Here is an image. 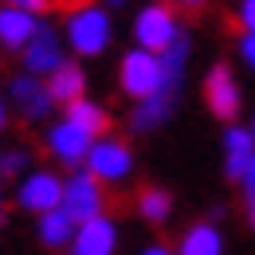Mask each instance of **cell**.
I'll return each mask as SVG.
<instances>
[{
	"mask_svg": "<svg viewBox=\"0 0 255 255\" xmlns=\"http://www.w3.org/2000/svg\"><path fill=\"white\" fill-rule=\"evenodd\" d=\"M67 43L79 51V55H102L110 47V16L98 8V4H87V8H75L67 16Z\"/></svg>",
	"mask_w": 255,
	"mask_h": 255,
	"instance_id": "1",
	"label": "cell"
},
{
	"mask_svg": "<svg viewBox=\"0 0 255 255\" xmlns=\"http://www.w3.org/2000/svg\"><path fill=\"white\" fill-rule=\"evenodd\" d=\"M102 204H106V192H102V181H98L91 169H83V173H71V177H67L59 208H63L75 224L91 220V216H102Z\"/></svg>",
	"mask_w": 255,
	"mask_h": 255,
	"instance_id": "2",
	"label": "cell"
},
{
	"mask_svg": "<svg viewBox=\"0 0 255 255\" xmlns=\"http://www.w3.org/2000/svg\"><path fill=\"white\" fill-rule=\"evenodd\" d=\"M91 173H95L98 181H110V185H118V181H126L129 173H133V153H129V145L122 137H95L91 141V149H87V161H83Z\"/></svg>",
	"mask_w": 255,
	"mask_h": 255,
	"instance_id": "3",
	"label": "cell"
},
{
	"mask_svg": "<svg viewBox=\"0 0 255 255\" xmlns=\"http://www.w3.org/2000/svg\"><path fill=\"white\" fill-rule=\"evenodd\" d=\"M122 91L129 98H149V95H165L161 91V59L157 51L133 47L122 59Z\"/></svg>",
	"mask_w": 255,
	"mask_h": 255,
	"instance_id": "4",
	"label": "cell"
},
{
	"mask_svg": "<svg viewBox=\"0 0 255 255\" xmlns=\"http://www.w3.org/2000/svg\"><path fill=\"white\" fill-rule=\"evenodd\" d=\"M133 35H137V47H145V51L169 47V43L181 35L173 8H169V4H149V8H141L137 20H133Z\"/></svg>",
	"mask_w": 255,
	"mask_h": 255,
	"instance_id": "5",
	"label": "cell"
},
{
	"mask_svg": "<svg viewBox=\"0 0 255 255\" xmlns=\"http://www.w3.org/2000/svg\"><path fill=\"white\" fill-rule=\"evenodd\" d=\"M16 200H20V208H28V212H51V208H59V200H63V181L55 177V173H47V169H35L28 173L24 181H20V189H16Z\"/></svg>",
	"mask_w": 255,
	"mask_h": 255,
	"instance_id": "6",
	"label": "cell"
},
{
	"mask_svg": "<svg viewBox=\"0 0 255 255\" xmlns=\"http://www.w3.org/2000/svg\"><path fill=\"white\" fill-rule=\"evenodd\" d=\"M20 51H24L28 75H51L55 67L63 63V43H59V32H55L51 24H35L32 39H28Z\"/></svg>",
	"mask_w": 255,
	"mask_h": 255,
	"instance_id": "7",
	"label": "cell"
},
{
	"mask_svg": "<svg viewBox=\"0 0 255 255\" xmlns=\"http://www.w3.org/2000/svg\"><path fill=\"white\" fill-rule=\"evenodd\" d=\"M67 248H71V255H114L118 252V228L106 216H91V220L75 224Z\"/></svg>",
	"mask_w": 255,
	"mask_h": 255,
	"instance_id": "8",
	"label": "cell"
},
{
	"mask_svg": "<svg viewBox=\"0 0 255 255\" xmlns=\"http://www.w3.org/2000/svg\"><path fill=\"white\" fill-rule=\"evenodd\" d=\"M91 141H95V137H91L87 129H79L75 122H67V118L47 129V149L55 153V161H63V165H83Z\"/></svg>",
	"mask_w": 255,
	"mask_h": 255,
	"instance_id": "9",
	"label": "cell"
},
{
	"mask_svg": "<svg viewBox=\"0 0 255 255\" xmlns=\"http://www.w3.org/2000/svg\"><path fill=\"white\" fill-rule=\"evenodd\" d=\"M204 98H208V106H212L216 118L232 122L240 114V83H236V75L228 67H212V75L204 83Z\"/></svg>",
	"mask_w": 255,
	"mask_h": 255,
	"instance_id": "10",
	"label": "cell"
},
{
	"mask_svg": "<svg viewBox=\"0 0 255 255\" xmlns=\"http://www.w3.org/2000/svg\"><path fill=\"white\" fill-rule=\"evenodd\" d=\"M12 98H16V106H20V114L28 118V122H39V118H47L51 114V95H47V87L39 83V75H16L12 79Z\"/></svg>",
	"mask_w": 255,
	"mask_h": 255,
	"instance_id": "11",
	"label": "cell"
},
{
	"mask_svg": "<svg viewBox=\"0 0 255 255\" xmlns=\"http://www.w3.org/2000/svg\"><path fill=\"white\" fill-rule=\"evenodd\" d=\"M35 32V16L28 8H0V43L4 47H12V51H20Z\"/></svg>",
	"mask_w": 255,
	"mask_h": 255,
	"instance_id": "12",
	"label": "cell"
},
{
	"mask_svg": "<svg viewBox=\"0 0 255 255\" xmlns=\"http://www.w3.org/2000/svg\"><path fill=\"white\" fill-rule=\"evenodd\" d=\"M252 153H255L252 129H240V126L224 129V173H228V177L240 181V173H244V165L252 161Z\"/></svg>",
	"mask_w": 255,
	"mask_h": 255,
	"instance_id": "13",
	"label": "cell"
},
{
	"mask_svg": "<svg viewBox=\"0 0 255 255\" xmlns=\"http://www.w3.org/2000/svg\"><path fill=\"white\" fill-rule=\"evenodd\" d=\"M47 95H51V102H59V106H67V102H75V98H83V91H87V79H83V71L75 63H59L51 75H47Z\"/></svg>",
	"mask_w": 255,
	"mask_h": 255,
	"instance_id": "14",
	"label": "cell"
},
{
	"mask_svg": "<svg viewBox=\"0 0 255 255\" xmlns=\"http://www.w3.org/2000/svg\"><path fill=\"white\" fill-rule=\"evenodd\" d=\"M157 59H161V91H165V95H173V91L181 87V79H185L189 39H185V35H177L169 47H161V51H157Z\"/></svg>",
	"mask_w": 255,
	"mask_h": 255,
	"instance_id": "15",
	"label": "cell"
},
{
	"mask_svg": "<svg viewBox=\"0 0 255 255\" xmlns=\"http://www.w3.org/2000/svg\"><path fill=\"white\" fill-rule=\"evenodd\" d=\"M169 110H173V98H169V95H149V98H137V106H133L129 122H133V129L149 133V129H157L161 122L169 118Z\"/></svg>",
	"mask_w": 255,
	"mask_h": 255,
	"instance_id": "16",
	"label": "cell"
},
{
	"mask_svg": "<svg viewBox=\"0 0 255 255\" xmlns=\"http://www.w3.org/2000/svg\"><path fill=\"white\" fill-rule=\"evenodd\" d=\"M67 122H75L79 129H87L91 137H102V129L110 126V118H106V110L91 102V98H75V102H67Z\"/></svg>",
	"mask_w": 255,
	"mask_h": 255,
	"instance_id": "17",
	"label": "cell"
},
{
	"mask_svg": "<svg viewBox=\"0 0 255 255\" xmlns=\"http://www.w3.org/2000/svg\"><path fill=\"white\" fill-rule=\"evenodd\" d=\"M177 255H224V240H220V232H216L212 224H196V228L185 232Z\"/></svg>",
	"mask_w": 255,
	"mask_h": 255,
	"instance_id": "18",
	"label": "cell"
},
{
	"mask_svg": "<svg viewBox=\"0 0 255 255\" xmlns=\"http://www.w3.org/2000/svg\"><path fill=\"white\" fill-rule=\"evenodd\" d=\"M71 232H75V220L67 216L63 208L39 212V240H43L47 248H67V244H71Z\"/></svg>",
	"mask_w": 255,
	"mask_h": 255,
	"instance_id": "19",
	"label": "cell"
},
{
	"mask_svg": "<svg viewBox=\"0 0 255 255\" xmlns=\"http://www.w3.org/2000/svg\"><path fill=\"white\" fill-rule=\"evenodd\" d=\"M169 208H173L169 192H161V189H145V192H137V212H141V216H145L149 224L169 220Z\"/></svg>",
	"mask_w": 255,
	"mask_h": 255,
	"instance_id": "20",
	"label": "cell"
},
{
	"mask_svg": "<svg viewBox=\"0 0 255 255\" xmlns=\"http://www.w3.org/2000/svg\"><path fill=\"white\" fill-rule=\"evenodd\" d=\"M24 161H28V149H8V153H0V173L12 177V173L24 169Z\"/></svg>",
	"mask_w": 255,
	"mask_h": 255,
	"instance_id": "21",
	"label": "cell"
},
{
	"mask_svg": "<svg viewBox=\"0 0 255 255\" xmlns=\"http://www.w3.org/2000/svg\"><path fill=\"white\" fill-rule=\"evenodd\" d=\"M240 55H244V63L255 71V32H244V35H240Z\"/></svg>",
	"mask_w": 255,
	"mask_h": 255,
	"instance_id": "22",
	"label": "cell"
},
{
	"mask_svg": "<svg viewBox=\"0 0 255 255\" xmlns=\"http://www.w3.org/2000/svg\"><path fill=\"white\" fill-rule=\"evenodd\" d=\"M240 24H244V32H255V0L240 4Z\"/></svg>",
	"mask_w": 255,
	"mask_h": 255,
	"instance_id": "23",
	"label": "cell"
},
{
	"mask_svg": "<svg viewBox=\"0 0 255 255\" xmlns=\"http://www.w3.org/2000/svg\"><path fill=\"white\" fill-rule=\"evenodd\" d=\"M240 181H244V192H248V196H255V153H252V161L244 165V173H240Z\"/></svg>",
	"mask_w": 255,
	"mask_h": 255,
	"instance_id": "24",
	"label": "cell"
},
{
	"mask_svg": "<svg viewBox=\"0 0 255 255\" xmlns=\"http://www.w3.org/2000/svg\"><path fill=\"white\" fill-rule=\"evenodd\" d=\"M165 4H169V8H181V12H200L208 0H165Z\"/></svg>",
	"mask_w": 255,
	"mask_h": 255,
	"instance_id": "25",
	"label": "cell"
},
{
	"mask_svg": "<svg viewBox=\"0 0 255 255\" xmlns=\"http://www.w3.org/2000/svg\"><path fill=\"white\" fill-rule=\"evenodd\" d=\"M12 8H28V12H39V8H47L51 0H8Z\"/></svg>",
	"mask_w": 255,
	"mask_h": 255,
	"instance_id": "26",
	"label": "cell"
},
{
	"mask_svg": "<svg viewBox=\"0 0 255 255\" xmlns=\"http://www.w3.org/2000/svg\"><path fill=\"white\" fill-rule=\"evenodd\" d=\"M141 255H173V252H169L165 244H149V248H145V252H141Z\"/></svg>",
	"mask_w": 255,
	"mask_h": 255,
	"instance_id": "27",
	"label": "cell"
},
{
	"mask_svg": "<svg viewBox=\"0 0 255 255\" xmlns=\"http://www.w3.org/2000/svg\"><path fill=\"white\" fill-rule=\"evenodd\" d=\"M248 220H252V228H255V196H248Z\"/></svg>",
	"mask_w": 255,
	"mask_h": 255,
	"instance_id": "28",
	"label": "cell"
},
{
	"mask_svg": "<svg viewBox=\"0 0 255 255\" xmlns=\"http://www.w3.org/2000/svg\"><path fill=\"white\" fill-rule=\"evenodd\" d=\"M106 4H110V8H122V4H126V0H106Z\"/></svg>",
	"mask_w": 255,
	"mask_h": 255,
	"instance_id": "29",
	"label": "cell"
},
{
	"mask_svg": "<svg viewBox=\"0 0 255 255\" xmlns=\"http://www.w3.org/2000/svg\"><path fill=\"white\" fill-rule=\"evenodd\" d=\"M0 126H4V98H0Z\"/></svg>",
	"mask_w": 255,
	"mask_h": 255,
	"instance_id": "30",
	"label": "cell"
},
{
	"mask_svg": "<svg viewBox=\"0 0 255 255\" xmlns=\"http://www.w3.org/2000/svg\"><path fill=\"white\" fill-rule=\"evenodd\" d=\"M252 137H255V126H252Z\"/></svg>",
	"mask_w": 255,
	"mask_h": 255,
	"instance_id": "31",
	"label": "cell"
}]
</instances>
